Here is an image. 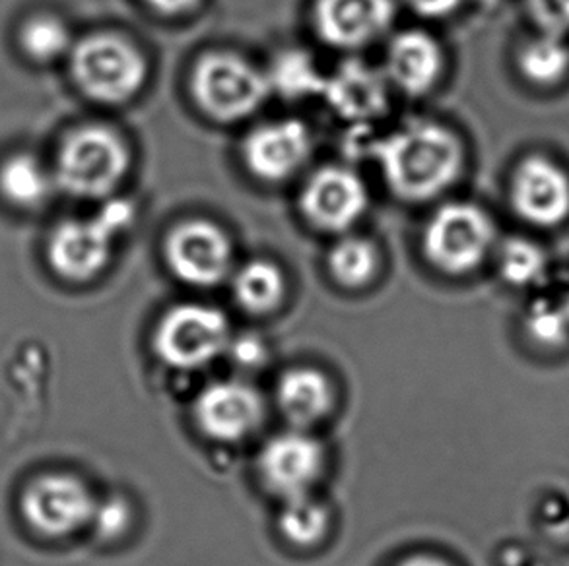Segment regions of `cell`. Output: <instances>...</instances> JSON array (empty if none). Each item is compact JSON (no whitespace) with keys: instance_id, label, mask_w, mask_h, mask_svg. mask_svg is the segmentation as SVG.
Here are the masks:
<instances>
[{"instance_id":"1","label":"cell","mask_w":569,"mask_h":566,"mask_svg":"<svg viewBox=\"0 0 569 566\" xmlns=\"http://www.w3.org/2000/svg\"><path fill=\"white\" fill-rule=\"evenodd\" d=\"M385 184L405 202H430L462 175L465 145L457 132L436 121H412L378 145Z\"/></svg>"},{"instance_id":"2","label":"cell","mask_w":569,"mask_h":566,"mask_svg":"<svg viewBox=\"0 0 569 566\" xmlns=\"http://www.w3.org/2000/svg\"><path fill=\"white\" fill-rule=\"evenodd\" d=\"M123 137L101 124H86L62 139L54 155L57 189L78 200H108L131 171Z\"/></svg>"},{"instance_id":"3","label":"cell","mask_w":569,"mask_h":566,"mask_svg":"<svg viewBox=\"0 0 569 566\" xmlns=\"http://www.w3.org/2000/svg\"><path fill=\"white\" fill-rule=\"evenodd\" d=\"M72 80L86 98L101 105L134 100L148 80V61L131 39L111 31L74 41L69 54Z\"/></svg>"},{"instance_id":"4","label":"cell","mask_w":569,"mask_h":566,"mask_svg":"<svg viewBox=\"0 0 569 566\" xmlns=\"http://www.w3.org/2000/svg\"><path fill=\"white\" fill-rule=\"evenodd\" d=\"M131 204L108 200L98 214L59 223L47 243L49 266L72 283L90 282L108 269L116 239L132 223Z\"/></svg>"},{"instance_id":"5","label":"cell","mask_w":569,"mask_h":566,"mask_svg":"<svg viewBox=\"0 0 569 566\" xmlns=\"http://www.w3.org/2000/svg\"><path fill=\"white\" fill-rule=\"evenodd\" d=\"M270 93L267 72L239 54L212 51L192 67V100L216 123L246 121L264 105Z\"/></svg>"},{"instance_id":"6","label":"cell","mask_w":569,"mask_h":566,"mask_svg":"<svg viewBox=\"0 0 569 566\" xmlns=\"http://www.w3.org/2000/svg\"><path fill=\"white\" fill-rule=\"evenodd\" d=\"M496 223L470 202H447L426 223L422 253L431 269L451 277L477 272L496 246Z\"/></svg>"},{"instance_id":"7","label":"cell","mask_w":569,"mask_h":566,"mask_svg":"<svg viewBox=\"0 0 569 566\" xmlns=\"http://www.w3.org/2000/svg\"><path fill=\"white\" fill-rule=\"evenodd\" d=\"M228 316L204 303H181L163 313L152 336L156 357L173 371H200L226 355Z\"/></svg>"},{"instance_id":"8","label":"cell","mask_w":569,"mask_h":566,"mask_svg":"<svg viewBox=\"0 0 569 566\" xmlns=\"http://www.w3.org/2000/svg\"><path fill=\"white\" fill-rule=\"evenodd\" d=\"M163 256L179 282L208 290L233 274V245L228 233L208 220H187L168 233Z\"/></svg>"},{"instance_id":"9","label":"cell","mask_w":569,"mask_h":566,"mask_svg":"<svg viewBox=\"0 0 569 566\" xmlns=\"http://www.w3.org/2000/svg\"><path fill=\"white\" fill-rule=\"evenodd\" d=\"M96 503L98 498L77 475L47 474L28 483L20 513L39 536L61 539L90 526Z\"/></svg>"},{"instance_id":"10","label":"cell","mask_w":569,"mask_h":566,"mask_svg":"<svg viewBox=\"0 0 569 566\" xmlns=\"http://www.w3.org/2000/svg\"><path fill=\"white\" fill-rule=\"evenodd\" d=\"M327 464L323 444L309 431L290 428L262 444L257 472L262 485L282 501L311 495Z\"/></svg>"},{"instance_id":"11","label":"cell","mask_w":569,"mask_h":566,"mask_svg":"<svg viewBox=\"0 0 569 566\" xmlns=\"http://www.w3.org/2000/svg\"><path fill=\"white\" fill-rule=\"evenodd\" d=\"M264 414L259 391L239 378L207 384L192 404L194 425L214 443H241L253 436L264 422Z\"/></svg>"},{"instance_id":"12","label":"cell","mask_w":569,"mask_h":566,"mask_svg":"<svg viewBox=\"0 0 569 566\" xmlns=\"http://www.w3.org/2000/svg\"><path fill=\"white\" fill-rule=\"evenodd\" d=\"M368 206L370 192L362 176L340 165L317 169L301 189V215L323 233H347L362 220Z\"/></svg>"},{"instance_id":"13","label":"cell","mask_w":569,"mask_h":566,"mask_svg":"<svg viewBox=\"0 0 569 566\" xmlns=\"http://www.w3.org/2000/svg\"><path fill=\"white\" fill-rule=\"evenodd\" d=\"M313 137L308 124L282 119L257 127L241 145L247 171L262 183H284L308 165Z\"/></svg>"},{"instance_id":"14","label":"cell","mask_w":569,"mask_h":566,"mask_svg":"<svg viewBox=\"0 0 569 566\" xmlns=\"http://www.w3.org/2000/svg\"><path fill=\"white\" fill-rule=\"evenodd\" d=\"M509 199L523 222L550 230L569 218V175L545 155L525 158L511 176Z\"/></svg>"},{"instance_id":"15","label":"cell","mask_w":569,"mask_h":566,"mask_svg":"<svg viewBox=\"0 0 569 566\" xmlns=\"http://www.w3.org/2000/svg\"><path fill=\"white\" fill-rule=\"evenodd\" d=\"M395 16V0H316L313 26L325 46L360 51L389 33Z\"/></svg>"},{"instance_id":"16","label":"cell","mask_w":569,"mask_h":566,"mask_svg":"<svg viewBox=\"0 0 569 566\" xmlns=\"http://www.w3.org/2000/svg\"><path fill=\"white\" fill-rule=\"evenodd\" d=\"M446 70V54L438 39L422 30H405L389 41L383 74L399 92L420 98L430 93Z\"/></svg>"},{"instance_id":"17","label":"cell","mask_w":569,"mask_h":566,"mask_svg":"<svg viewBox=\"0 0 569 566\" xmlns=\"http://www.w3.org/2000/svg\"><path fill=\"white\" fill-rule=\"evenodd\" d=\"M389 80L383 70L350 59L325 78L323 95L337 115L347 121H371L389 109Z\"/></svg>"},{"instance_id":"18","label":"cell","mask_w":569,"mask_h":566,"mask_svg":"<svg viewBox=\"0 0 569 566\" xmlns=\"http://www.w3.org/2000/svg\"><path fill=\"white\" fill-rule=\"evenodd\" d=\"M274 400L290 427L309 431L331 415L335 386L319 368L292 367L278 378Z\"/></svg>"},{"instance_id":"19","label":"cell","mask_w":569,"mask_h":566,"mask_svg":"<svg viewBox=\"0 0 569 566\" xmlns=\"http://www.w3.org/2000/svg\"><path fill=\"white\" fill-rule=\"evenodd\" d=\"M54 189L53 169L33 153H12L0 163V196L10 206L36 210L51 199Z\"/></svg>"},{"instance_id":"20","label":"cell","mask_w":569,"mask_h":566,"mask_svg":"<svg viewBox=\"0 0 569 566\" xmlns=\"http://www.w3.org/2000/svg\"><path fill=\"white\" fill-rule=\"evenodd\" d=\"M231 295L246 313L269 314L284 303L288 293L282 269L267 259H253L231 274Z\"/></svg>"},{"instance_id":"21","label":"cell","mask_w":569,"mask_h":566,"mask_svg":"<svg viewBox=\"0 0 569 566\" xmlns=\"http://www.w3.org/2000/svg\"><path fill=\"white\" fill-rule=\"evenodd\" d=\"M327 269L332 280L345 290H362L378 277L381 253L370 239L347 235L332 245L327 256Z\"/></svg>"},{"instance_id":"22","label":"cell","mask_w":569,"mask_h":566,"mask_svg":"<svg viewBox=\"0 0 569 566\" xmlns=\"http://www.w3.org/2000/svg\"><path fill=\"white\" fill-rule=\"evenodd\" d=\"M525 80L540 88L560 84L569 74V46L566 38L540 31L537 38L525 41L517 57Z\"/></svg>"},{"instance_id":"23","label":"cell","mask_w":569,"mask_h":566,"mask_svg":"<svg viewBox=\"0 0 569 566\" xmlns=\"http://www.w3.org/2000/svg\"><path fill=\"white\" fill-rule=\"evenodd\" d=\"M278 529L288 544L316 547L331 529V511L313 495L288 498L278 514Z\"/></svg>"},{"instance_id":"24","label":"cell","mask_w":569,"mask_h":566,"mask_svg":"<svg viewBox=\"0 0 569 566\" xmlns=\"http://www.w3.org/2000/svg\"><path fill=\"white\" fill-rule=\"evenodd\" d=\"M77 39L61 18L51 14L31 16L20 30L23 54L38 64H53L69 59Z\"/></svg>"},{"instance_id":"25","label":"cell","mask_w":569,"mask_h":566,"mask_svg":"<svg viewBox=\"0 0 569 566\" xmlns=\"http://www.w3.org/2000/svg\"><path fill=\"white\" fill-rule=\"evenodd\" d=\"M270 90L284 98H308L323 93L325 78L313 59L303 51H286L267 72Z\"/></svg>"},{"instance_id":"26","label":"cell","mask_w":569,"mask_h":566,"mask_svg":"<svg viewBox=\"0 0 569 566\" xmlns=\"http://www.w3.org/2000/svg\"><path fill=\"white\" fill-rule=\"evenodd\" d=\"M498 270L513 287L539 285L547 277V253L529 239H509L498 251Z\"/></svg>"},{"instance_id":"27","label":"cell","mask_w":569,"mask_h":566,"mask_svg":"<svg viewBox=\"0 0 569 566\" xmlns=\"http://www.w3.org/2000/svg\"><path fill=\"white\" fill-rule=\"evenodd\" d=\"M525 330L542 350H562L569 344V313L562 301H537L525 316Z\"/></svg>"},{"instance_id":"28","label":"cell","mask_w":569,"mask_h":566,"mask_svg":"<svg viewBox=\"0 0 569 566\" xmlns=\"http://www.w3.org/2000/svg\"><path fill=\"white\" fill-rule=\"evenodd\" d=\"M134 522V508L121 495H111L96 503L90 528L103 542H117L127 536Z\"/></svg>"},{"instance_id":"29","label":"cell","mask_w":569,"mask_h":566,"mask_svg":"<svg viewBox=\"0 0 569 566\" xmlns=\"http://www.w3.org/2000/svg\"><path fill=\"white\" fill-rule=\"evenodd\" d=\"M226 355L231 363L243 371H259L269 361V345L259 334L247 332L231 336Z\"/></svg>"},{"instance_id":"30","label":"cell","mask_w":569,"mask_h":566,"mask_svg":"<svg viewBox=\"0 0 569 566\" xmlns=\"http://www.w3.org/2000/svg\"><path fill=\"white\" fill-rule=\"evenodd\" d=\"M527 8L540 31L566 38L569 33V0H527Z\"/></svg>"},{"instance_id":"31","label":"cell","mask_w":569,"mask_h":566,"mask_svg":"<svg viewBox=\"0 0 569 566\" xmlns=\"http://www.w3.org/2000/svg\"><path fill=\"white\" fill-rule=\"evenodd\" d=\"M407 4L422 18L441 20V18L455 14L461 7L462 0H407Z\"/></svg>"},{"instance_id":"32","label":"cell","mask_w":569,"mask_h":566,"mask_svg":"<svg viewBox=\"0 0 569 566\" xmlns=\"http://www.w3.org/2000/svg\"><path fill=\"white\" fill-rule=\"evenodd\" d=\"M150 10L156 14L166 18H178V16L191 14L194 8L199 7L200 0H144Z\"/></svg>"},{"instance_id":"33","label":"cell","mask_w":569,"mask_h":566,"mask_svg":"<svg viewBox=\"0 0 569 566\" xmlns=\"http://www.w3.org/2000/svg\"><path fill=\"white\" fill-rule=\"evenodd\" d=\"M397 566H451L449 563H446L443 559H439V557H433V555H415V557H408V559L402 560L400 565Z\"/></svg>"},{"instance_id":"34","label":"cell","mask_w":569,"mask_h":566,"mask_svg":"<svg viewBox=\"0 0 569 566\" xmlns=\"http://www.w3.org/2000/svg\"><path fill=\"white\" fill-rule=\"evenodd\" d=\"M563 306H566V311H568L569 313V285H568V291H566V297H563Z\"/></svg>"}]
</instances>
